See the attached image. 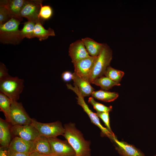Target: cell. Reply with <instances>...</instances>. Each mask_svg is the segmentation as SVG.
I'll return each mask as SVG.
<instances>
[{
  "label": "cell",
  "mask_w": 156,
  "mask_h": 156,
  "mask_svg": "<svg viewBox=\"0 0 156 156\" xmlns=\"http://www.w3.org/2000/svg\"><path fill=\"white\" fill-rule=\"evenodd\" d=\"M63 136L75 151L77 156H90V143L85 139L83 134L77 129L75 125L70 123L64 125Z\"/></svg>",
  "instance_id": "1"
},
{
  "label": "cell",
  "mask_w": 156,
  "mask_h": 156,
  "mask_svg": "<svg viewBox=\"0 0 156 156\" xmlns=\"http://www.w3.org/2000/svg\"><path fill=\"white\" fill-rule=\"evenodd\" d=\"M20 21L12 18L9 21L0 24V40L1 43L17 44L23 39L18 29Z\"/></svg>",
  "instance_id": "2"
},
{
  "label": "cell",
  "mask_w": 156,
  "mask_h": 156,
  "mask_svg": "<svg viewBox=\"0 0 156 156\" xmlns=\"http://www.w3.org/2000/svg\"><path fill=\"white\" fill-rule=\"evenodd\" d=\"M112 57V49L107 44L104 43L103 49L95 62L89 80L90 83L104 75L106 69L109 66Z\"/></svg>",
  "instance_id": "3"
},
{
  "label": "cell",
  "mask_w": 156,
  "mask_h": 156,
  "mask_svg": "<svg viewBox=\"0 0 156 156\" xmlns=\"http://www.w3.org/2000/svg\"><path fill=\"white\" fill-rule=\"evenodd\" d=\"M66 85L68 89L72 90L76 94L77 96L76 98L77 100L78 104L83 108V110L88 114L92 122L100 129L101 135L103 136L108 137L112 140L113 138L115 136V135L114 133L110 132L100 123L99 117L96 113L92 112L88 107L84 101L83 96L81 94L77 87L75 84L74 87L69 84H67Z\"/></svg>",
  "instance_id": "4"
},
{
  "label": "cell",
  "mask_w": 156,
  "mask_h": 156,
  "mask_svg": "<svg viewBox=\"0 0 156 156\" xmlns=\"http://www.w3.org/2000/svg\"><path fill=\"white\" fill-rule=\"evenodd\" d=\"M23 80L17 77H10L0 81V91L12 101H17L24 86Z\"/></svg>",
  "instance_id": "5"
},
{
  "label": "cell",
  "mask_w": 156,
  "mask_h": 156,
  "mask_svg": "<svg viewBox=\"0 0 156 156\" xmlns=\"http://www.w3.org/2000/svg\"><path fill=\"white\" fill-rule=\"evenodd\" d=\"M31 125L37 129L40 136L47 138H56L58 135H63L65 132L64 127L59 121L43 123L32 118Z\"/></svg>",
  "instance_id": "6"
},
{
  "label": "cell",
  "mask_w": 156,
  "mask_h": 156,
  "mask_svg": "<svg viewBox=\"0 0 156 156\" xmlns=\"http://www.w3.org/2000/svg\"><path fill=\"white\" fill-rule=\"evenodd\" d=\"M31 120L22 104L12 101L9 122L11 125H30Z\"/></svg>",
  "instance_id": "7"
},
{
  "label": "cell",
  "mask_w": 156,
  "mask_h": 156,
  "mask_svg": "<svg viewBox=\"0 0 156 156\" xmlns=\"http://www.w3.org/2000/svg\"><path fill=\"white\" fill-rule=\"evenodd\" d=\"M42 2L40 0H26L21 12V17L28 21L35 23L40 22L42 24L43 21L39 16Z\"/></svg>",
  "instance_id": "8"
},
{
  "label": "cell",
  "mask_w": 156,
  "mask_h": 156,
  "mask_svg": "<svg viewBox=\"0 0 156 156\" xmlns=\"http://www.w3.org/2000/svg\"><path fill=\"white\" fill-rule=\"evenodd\" d=\"M12 135L25 140L34 142L40 135L37 129L31 125L11 126Z\"/></svg>",
  "instance_id": "9"
},
{
  "label": "cell",
  "mask_w": 156,
  "mask_h": 156,
  "mask_svg": "<svg viewBox=\"0 0 156 156\" xmlns=\"http://www.w3.org/2000/svg\"><path fill=\"white\" fill-rule=\"evenodd\" d=\"M97 57L90 56L73 64L74 73L81 78L89 82Z\"/></svg>",
  "instance_id": "10"
},
{
  "label": "cell",
  "mask_w": 156,
  "mask_h": 156,
  "mask_svg": "<svg viewBox=\"0 0 156 156\" xmlns=\"http://www.w3.org/2000/svg\"><path fill=\"white\" fill-rule=\"evenodd\" d=\"M48 139L53 154L57 156L76 155L74 149L67 140H62L57 137Z\"/></svg>",
  "instance_id": "11"
},
{
  "label": "cell",
  "mask_w": 156,
  "mask_h": 156,
  "mask_svg": "<svg viewBox=\"0 0 156 156\" xmlns=\"http://www.w3.org/2000/svg\"><path fill=\"white\" fill-rule=\"evenodd\" d=\"M112 140L114 143L116 150L121 156H145L134 146L123 141H119L116 136Z\"/></svg>",
  "instance_id": "12"
},
{
  "label": "cell",
  "mask_w": 156,
  "mask_h": 156,
  "mask_svg": "<svg viewBox=\"0 0 156 156\" xmlns=\"http://www.w3.org/2000/svg\"><path fill=\"white\" fill-rule=\"evenodd\" d=\"M68 54L73 64L91 56L88 53L81 40H77L70 44Z\"/></svg>",
  "instance_id": "13"
},
{
  "label": "cell",
  "mask_w": 156,
  "mask_h": 156,
  "mask_svg": "<svg viewBox=\"0 0 156 156\" xmlns=\"http://www.w3.org/2000/svg\"><path fill=\"white\" fill-rule=\"evenodd\" d=\"M33 142L28 141L18 137H14L8 148L10 153H30Z\"/></svg>",
  "instance_id": "14"
},
{
  "label": "cell",
  "mask_w": 156,
  "mask_h": 156,
  "mask_svg": "<svg viewBox=\"0 0 156 156\" xmlns=\"http://www.w3.org/2000/svg\"><path fill=\"white\" fill-rule=\"evenodd\" d=\"M36 152L44 155L52 154L48 138L40 136L33 142L30 153Z\"/></svg>",
  "instance_id": "15"
},
{
  "label": "cell",
  "mask_w": 156,
  "mask_h": 156,
  "mask_svg": "<svg viewBox=\"0 0 156 156\" xmlns=\"http://www.w3.org/2000/svg\"><path fill=\"white\" fill-rule=\"evenodd\" d=\"M10 124L6 120L0 118V144L1 147L8 148L11 141Z\"/></svg>",
  "instance_id": "16"
},
{
  "label": "cell",
  "mask_w": 156,
  "mask_h": 156,
  "mask_svg": "<svg viewBox=\"0 0 156 156\" xmlns=\"http://www.w3.org/2000/svg\"><path fill=\"white\" fill-rule=\"evenodd\" d=\"M9 10L13 17L19 20H23L21 12L25 2V0H1Z\"/></svg>",
  "instance_id": "17"
},
{
  "label": "cell",
  "mask_w": 156,
  "mask_h": 156,
  "mask_svg": "<svg viewBox=\"0 0 156 156\" xmlns=\"http://www.w3.org/2000/svg\"><path fill=\"white\" fill-rule=\"evenodd\" d=\"M72 79L74 82V84L77 87L84 97L91 95L94 91V89L88 81L81 78L74 72L73 73Z\"/></svg>",
  "instance_id": "18"
},
{
  "label": "cell",
  "mask_w": 156,
  "mask_h": 156,
  "mask_svg": "<svg viewBox=\"0 0 156 156\" xmlns=\"http://www.w3.org/2000/svg\"><path fill=\"white\" fill-rule=\"evenodd\" d=\"M89 55L92 57L99 55L103 47L104 43H99L93 39L86 37L81 39Z\"/></svg>",
  "instance_id": "19"
},
{
  "label": "cell",
  "mask_w": 156,
  "mask_h": 156,
  "mask_svg": "<svg viewBox=\"0 0 156 156\" xmlns=\"http://www.w3.org/2000/svg\"><path fill=\"white\" fill-rule=\"evenodd\" d=\"M54 30L49 27L45 29L40 22L36 23L33 31V38L36 37L41 41L47 39L50 36H55Z\"/></svg>",
  "instance_id": "20"
},
{
  "label": "cell",
  "mask_w": 156,
  "mask_h": 156,
  "mask_svg": "<svg viewBox=\"0 0 156 156\" xmlns=\"http://www.w3.org/2000/svg\"><path fill=\"white\" fill-rule=\"evenodd\" d=\"M91 95L99 100L106 102L113 101L118 96V93L115 92H110L101 90L97 91H94Z\"/></svg>",
  "instance_id": "21"
},
{
  "label": "cell",
  "mask_w": 156,
  "mask_h": 156,
  "mask_svg": "<svg viewBox=\"0 0 156 156\" xmlns=\"http://www.w3.org/2000/svg\"><path fill=\"white\" fill-rule=\"evenodd\" d=\"M100 86L103 90L107 91L115 86H119L120 83L115 82L109 78L102 76L95 79L91 83Z\"/></svg>",
  "instance_id": "22"
},
{
  "label": "cell",
  "mask_w": 156,
  "mask_h": 156,
  "mask_svg": "<svg viewBox=\"0 0 156 156\" xmlns=\"http://www.w3.org/2000/svg\"><path fill=\"white\" fill-rule=\"evenodd\" d=\"M12 102V101L7 96L0 92V111L4 113L6 120L8 122Z\"/></svg>",
  "instance_id": "23"
},
{
  "label": "cell",
  "mask_w": 156,
  "mask_h": 156,
  "mask_svg": "<svg viewBox=\"0 0 156 156\" xmlns=\"http://www.w3.org/2000/svg\"><path fill=\"white\" fill-rule=\"evenodd\" d=\"M124 75L122 71L114 69L110 66L106 69L104 75L113 81L119 83Z\"/></svg>",
  "instance_id": "24"
},
{
  "label": "cell",
  "mask_w": 156,
  "mask_h": 156,
  "mask_svg": "<svg viewBox=\"0 0 156 156\" xmlns=\"http://www.w3.org/2000/svg\"><path fill=\"white\" fill-rule=\"evenodd\" d=\"M36 23L34 22L28 21L24 23L23 28L20 30L21 35L23 39L25 38H33V31Z\"/></svg>",
  "instance_id": "25"
},
{
  "label": "cell",
  "mask_w": 156,
  "mask_h": 156,
  "mask_svg": "<svg viewBox=\"0 0 156 156\" xmlns=\"http://www.w3.org/2000/svg\"><path fill=\"white\" fill-rule=\"evenodd\" d=\"M13 16L1 0L0 1V24H3L10 20Z\"/></svg>",
  "instance_id": "26"
},
{
  "label": "cell",
  "mask_w": 156,
  "mask_h": 156,
  "mask_svg": "<svg viewBox=\"0 0 156 156\" xmlns=\"http://www.w3.org/2000/svg\"><path fill=\"white\" fill-rule=\"evenodd\" d=\"M88 103L93 106L97 112H109L112 111V106L107 107L101 103L96 101L92 97H90L88 100Z\"/></svg>",
  "instance_id": "27"
},
{
  "label": "cell",
  "mask_w": 156,
  "mask_h": 156,
  "mask_svg": "<svg viewBox=\"0 0 156 156\" xmlns=\"http://www.w3.org/2000/svg\"><path fill=\"white\" fill-rule=\"evenodd\" d=\"M53 10L49 5H42L41 7L39 16L42 20H48L49 19L53 14Z\"/></svg>",
  "instance_id": "28"
},
{
  "label": "cell",
  "mask_w": 156,
  "mask_h": 156,
  "mask_svg": "<svg viewBox=\"0 0 156 156\" xmlns=\"http://www.w3.org/2000/svg\"><path fill=\"white\" fill-rule=\"evenodd\" d=\"M97 116L103 122L107 129L111 133H113L110 126L109 112H96Z\"/></svg>",
  "instance_id": "29"
},
{
  "label": "cell",
  "mask_w": 156,
  "mask_h": 156,
  "mask_svg": "<svg viewBox=\"0 0 156 156\" xmlns=\"http://www.w3.org/2000/svg\"><path fill=\"white\" fill-rule=\"evenodd\" d=\"M10 76L8 73V69L2 63L0 64V81L7 78Z\"/></svg>",
  "instance_id": "30"
},
{
  "label": "cell",
  "mask_w": 156,
  "mask_h": 156,
  "mask_svg": "<svg viewBox=\"0 0 156 156\" xmlns=\"http://www.w3.org/2000/svg\"><path fill=\"white\" fill-rule=\"evenodd\" d=\"M61 77L64 81L65 82L69 81L72 79L73 74L69 71H65L62 73Z\"/></svg>",
  "instance_id": "31"
},
{
  "label": "cell",
  "mask_w": 156,
  "mask_h": 156,
  "mask_svg": "<svg viewBox=\"0 0 156 156\" xmlns=\"http://www.w3.org/2000/svg\"><path fill=\"white\" fill-rule=\"evenodd\" d=\"M0 156H10V153L8 148L0 147Z\"/></svg>",
  "instance_id": "32"
},
{
  "label": "cell",
  "mask_w": 156,
  "mask_h": 156,
  "mask_svg": "<svg viewBox=\"0 0 156 156\" xmlns=\"http://www.w3.org/2000/svg\"><path fill=\"white\" fill-rule=\"evenodd\" d=\"M10 156H29L30 153H10Z\"/></svg>",
  "instance_id": "33"
},
{
  "label": "cell",
  "mask_w": 156,
  "mask_h": 156,
  "mask_svg": "<svg viewBox=\"0 0 156 156\" xmlns=\"http://www.w3.org/2000/svg\"><path fill=\"white\" fill-rule=\"evenodd\" d=\"M29 156H45V155L36 152H33L30 153Z\"/></svg>",
  "instance_id": "34"
},
{
  "label": "cell",
  "mask_w": 156,
  "mask_h": 156,
  "mask_svg": "<svg viewBox=\"0 0 156 156\" xmlns=\"http://www.w3.org/2000/svg\"><path fill=\"white\" fill-rule=\"evenodd\" d=\"M45 156H57V155H56L53 153L50 154V155H45Z\"/></svg>",
  "instance_id": "35"
},
{
  "label": "cell",
  "mask_w": 156,
  "mask_h": 156,
  "mask_svg": "<svg viewBox=\"0 0 156 156\" xmlns=\"http://www.w3.org/2000/svg\"><path fill=\"white\" fill-rule=\"evenodd\" d=\"M71 156H77L76 155H74Z\"/></svg>",
  "instance_id": "36"
},
{
  "label": "cell",
  "mask_w": 156,
  "mask_h": 156,
  "mask_svg": "<svg viewBox=\"0 0 156 156\" xmlns=\"http://www.w3.org/2000/svg\"><path fill=\"white\" fill-rule=\"evenodd\" d=\"M153 156H156V155H154Z\"/></svg>",
  "instance_id": "37"
}]
</instances>
